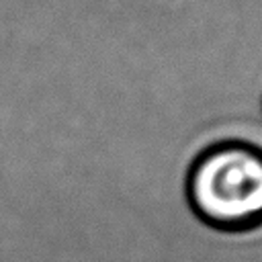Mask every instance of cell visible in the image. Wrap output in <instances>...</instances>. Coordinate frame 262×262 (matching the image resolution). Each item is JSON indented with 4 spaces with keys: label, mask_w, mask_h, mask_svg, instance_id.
<instances>
[{
    "label": "cell",
    "mask_w": 262,
    "mask_h": 262,
    "mask_svg": "<svg viewBox=\"0 0 262 262\" xmlns=\"http://www.w3.org/2000/svg\"><path fill=\"white\" fill-rule=\"evenodd\" d=\"M186 196L196 217L221 231L262 225V149L239 139L209 145L188 168Z\"/></svg>",
    "instance_id": "cell-1"
}]
</instances>
